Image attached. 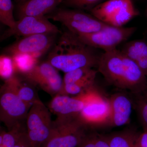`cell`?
Here are the masks:
<instances>
[{
  "label": "cell",
  "instance_id": "1",
  "mask_svg": "<svg viewBox=\"0 0 147 147\" xmlns=\"http://www.w3.org/2000/svg\"><path fill=\"white\" fill-rule=\"evenodd\" d=\"M98 70L109 84L136 94L147 88V77L137 64L120 50L104 52Z\"/></svg>",
  "mask_w": 147,
  "mask_h": 147
},
{
  "label": "cell",
  "instance_id": "2",
  "mask_svg": "<svg viewBox=\"0 0 147 147\" xmlns=\"http://www.w3.org/2000/svg\"><path fill=\"white\" fill-rule=\"evenodd\" d=\"M67 30L62 34L49 54L47 61L58 70L67 73L82 67H98L101 55Z\"/></svg>",
  "mask_w": 147,
  "mask_h": 147
},
{
  "label": "cell",
  "instance_id": "3",
  "mask_svg": "<svg viewBox=\"0 0 147 147\" xmlns=\"http://www.w3.org/2000/svg\"><path fill=\"white\" fill-rule=\"evenodd\" d=\"M87 129L79 116L57 117L49 138L40 147H77Z\"/></svg>",
  "mask_w": 147,
  "mask_h": 147
},
{
  "label": "cell",
  "instance_id": "4",
  "mask_svg": "<svg viewBox=\"0 0 147 147\" xmlns=\"http://www.w3.org/2000/svg\"><path fill=\"white\" fill-rule=\"evenodd\" d=\"M46 17L62 24L67 30L77 36L98 31L108 25L91 13L74 9L57 8Z\"/></svg>",
  "mask_w": 147,
  "mask_h": 147
},
{
  "label": "cell",
  "instance_id": "5",
  "mask_svg": "<svg viewBox=\"0 0 147 147\" xmlns=\"http://www.w3.org/2000/svg\"><path fill=\"white\" fill-rule=\"evenodd\" d=\"M89 11L103 23L117 27H123L139 14L132 0H107Z\"/></svg>",
  "mask_w": 147,
  "mask_h": 147
},
{
  "label": "cell",
  "instance_id": "6",
  "mask_svg": "<svg viewBox=\"0 0 147 147\" xmlns=\"http://www.w3.org/2000/svg\"><path fill=\"white\" fill-rule=\"evenodd\" d=\"M136 30L135 27H117L108 25L98 31L77 36L88 46L108 52L117 49L118 46L134 34Z\"/></svg>",
  "mask_w": 147,
  "mask_h": 147
},
{
  "label": "cell",
  "instance_id": "7",
  "mask_svg": "<svg viewBox=\"0 0 147 147\" xmlns=\"http://www.w3.org/2000/svg\"><path fill=\"white\" fill-rule=\"evenodd\" d=\"M27 133L35 147H40L49 138L53 122L48 108L42 102L34 103L27 115Z\"/></svg>",
  "mask_w": 147,
  "mask_h": 147
},
{
  "label": "cell",
  "instance_id": "8",
  "mask_svg": "<svg viewBox=\"0 0 147 147\" xmlns=\"http://www.w3.org/2000/svg\"><path fill=\"white\" fill-rule=\"evenodd\" d=\"M97 91L95 86L88 91L86 103L79 115L87 129L109 125L111 115L109 98Z\"/></svg>",
  "mask_w": 147,
  "mask_h": 147
},
{
  "label": "cell",
  "instance_id": "9",
  "mask_svg": "<svg viewBox=\"0 0 147 147\" xmlns=\"http://www.w3.org/2000/svg\"><path fill=\"white\" fill-rule=\"evenodd\" d=\"M30 108L5 83L1 89L0 120L8 130L26 120Z\"/></svg>",
  "mask_w": 147,
  "mask_h": 147
},
{
  "label": "cell",
  "instance_id": "10",
  "mask_svg": "<svg viewBox=\"0 0 147 147\" xmlns=\"http://www.w3.org/2000/svg\"><path fill=\"white\" fill-rule=\"evenodd\" d=\"M57 70L47 61L36 64L21 74L36 86L54 97L60 92L63 87V81Z\"/></svg>",
  "mask_w": 147,
  "mask_h": 147
},
{
  "label": "cell",
  "instance_id": "11",
  "mask_svg": "<svg viewBox=\"0 0 147 147\" xmlns=\"http://www.w3.org/2000/svg\"><path fill=\"white\" fill-rule=\"evenodd\" d=\"M60 33L55 25L51 23L46 16H25L16 21L15 26L4 32L1 36V40L13 36H29L42 34Z\"/></svg>",
  "mask_w": 147,
  "mask_h": 147
},
{
  "label": "cell",
  "instance_id": "12",
  "mask_svg": "<svg viewBox=\"0 0 147 147\" xmlns=\"http://www.w3.org/2000/svg\"><path fill=\"white\" fill-rule=\"evenodd\" d=\"M55 34H42L24 37L6 49L10 57L28 55L36 58L53 45Z\"/></svg>",
  "mask_w": 147,
  "mask_h": 147
},
{
  "label": "cell",
  "instance_id": "13",
  "mask_svg": "<svg viewBox=\"0 0 147 147\" xmlns=\"http://www.w3.org/2000/svg\"><path fill=\"white\" fill-rule=\"evenodd\" d=\"M88 91L83 94L73 97L67 95H56L49 103V109L57 116V117H77L86 105Z\"/></svg>",
  "mask_w": 147,
  "mask_h": 147
},
{
  "label": "cell",
  "instance_id": "14",
  "mask_svg": "<svg viewBox=\"0 0 147 147\" xmlns=\"http://www.w3.org/2000/svg\"><path fill=\"white\" fill-rule=\"evenodd\" d=\"M109 99L111 107L109 126L120 127L128 123L133 107L132 99L125 94L118 92Z\"/></svg>",
  "mask_w": 147,
  "mask_h": 147
},
{
  "label": "cell",
  "instance_id": "15",
  "mask_svg": "<svg viewBox=\"0 0 147 147\" xmlns=\"http://www.w3.org/2000/svg\"><path fill=\"white\" fill-rule=\"evenodd\" d=\"M64 0H28L17 5L18 19L25 16H46L56 10Z\"/></svg>",
  "mask_w": 147,
  "mask_h": 147
},
{
  "label": "cell",
  "instance_id": "16",
  "mask_svg": "<svg viewBox=\"0 0 147 147\" xmlns=\"http://www.w3.org/2000/svg\"><path fill=\"white\" fill-rule=\"evenodd\" d=\"M5 83L30 108L36 102L41 101L35 88L36 86L24 76L21 78L16 75H12L6 79Z\"/></svg>",
  "mask_w": 147,
  "mask_h": 147
},
{
  "label": "cell",
  "instance_id": "17",
  "mask_svg": "<svg viewBox=\"0 0 147 147\" xmlns=\"http://www.w3.org/2000/svg\"><path fill=\"white\" fill-rule=\"evenodd\" d=\"M137 64L147 77V43L144 40H134L124 44L120 50Z\"/></svg>",
  "mask_w": 147,
  "mask_h": 147
},
{
  "label": "cell",
  "instance_id": "18",
  "mask_svg": "<svg viewBox=\"0 0 147 147\" xmlns=\"http://www.w3.org/2000/svg\"><path fill=\"white\" fill-rule=\"evenodd\" d=\"M137 135L133 131H124L107 136L111 147H135Z\"/></svg>",
  "mask_w": 147,
  "mask_h": 147
},
{
  "label": "cell",
  "instance_id": "19",
  "mask_svg": "<svg viewBox=\"0 0 147 147\" xmlns=\"http://www.w3.org/2000/svg\"><path fill=\"white\" fill-rule=\"evenodd\" d=\"M27 131L23 124L13 127L8 131H1L0 134V147H14L21 136Z\"/></svg>",
  "mask_w": 147,
  "mask_h": 147
},
{
  "label": "cell",
  "instance_id": "20",
  "mask_svg": "<svg viewBox=\"0 0 147 147\" xmlns=\"http://www.w3.org/2000/svg\"><path fill=\"white\" fill-rule=\"evenodd\" d=\"M133 107L138 113L144 130H147V88L138 93L132 94Z\"/></svg>",
  "mask_w": 147,
  "mask_h": 147
},
{
  "label": "cell",
  "instance_id": "21",
  "mask_svg": "<svg viewBox=\"0 0 147 147\" xmlns=\"http://www.w3.org/2000/svg\"><path fill=\"white\" fill-rule=\"evenodd\" d=\"M87 131L77 147H111L107 136Z\"/></svg>",
  "mask_w": 147,
  "mask_h": 147
},
{
  "label": "cell",
  "instance_id": "22",
  "mask_svg": "<svg viewBox=\"0 0 147 147\" xmlns=\"http://www.w3.org/2000/svg\"><path fill=\"white\" fill-rule=\"evenodd\" d=\"M13 5L12 0H0V21L9 28L16 24L13 17Z\"/></svg>",
  "mask_w": 147,
  "mask_h": 147
},
{
  "label": "cell",
  "instance_id": "23",
  "mask_svg": "<svg viewBox=\"0 0 147 147\" xmlns=\"http://www.w3.org/2000/svg\"><path fill=\"white\" fill-rule=\"evenodd\" d=\"M97 71L91 67H82L66 73L63 80V85L74 84L87 77L96 74Z\"/></svg>",
  "mask_w": 147,
  "mask_h": 147
},
{
  "label": "cell",
  "instance_id": "24",
  "mask_svg": "<svg viewBox=\"0 0 147 147\" xmlns=\"http://www.w3.org/2000/svg\"><path fill=\"white\" fill-rule=\"evenodd\" d=\"M14 68L24 73L28 71L36 64V58L28 55H19L11 57Z\"/></svg>",
  "mask_w": 147,
  "mask_h": 147
},
{
  "label": "cell",
  "instance_id": "25",
  "mask_svg": "<svg viewBox=\"0 0 147 147\" xmlns=\"http://www.w3.org/2000/svg\"><path fill=\"white\" fill-rule=\"evenodd\" d=\"M104 0H64L62 4L69 8L82 10H90Z\"/></svg>",
  "mask_w": 147,
  "mask_h": 147
},
{
  "label": "cell",
  "instance_id": "26",
  "mask_svg": "<svg viewBox=\"0 0 147 147\" xmlns=\"http://www.w3.org/2000/svg\"><path fill=\"white\" fill-rule=\"evenodd\" d=\"M1 75L6 79L13 75L14 67L12 58L9 56H1Z\"/></svg>",
  "mask_w": 147,
  "mask_h": 147
},
{
  "label": "cell",
  "instance_id": "27",
  "mask_svg": "<svg viewBox=\"0 0 147 147\" xmlns=\"http://www.w3.org/2000/svg\"><path fill=\"white\" fill-rule=\"evenodd\" d=\"M135 147H147V130L137 134L135 143Z\"/></svg>",
  "mask_w": 147,
  "mask_h": 147
},
{
  "label": "cell",
  "instance_id": "28",
  "mask_svg": "<svg viewBox=\"0 0 147 147\" xmlns=\"http://www.w3.org/2000/svg\"><path fill=\"white\" fill-rule=\"evenodd\" d=\"M14 147H35L30 141L27 135V131L21 136L18 143Z\"/></svg>",
  "mask_w": 147,
  "mask_h": 147
},
{
  "label": "cell",
  "instance_id": "29",
  "mask_svg": "<svg viewBox=\"0 0 147 147\" xmlns=\"http://www.w3.org/2000/svg\"><path fill=\"white\" fill-rule=\"evenodd\" d=\"M27 1H28V0H15V2H16L17 5L20 4L25 2Z\"/></svg>",
  "mask_w": 147,
  "mask_h": 147
}]
</instances>
